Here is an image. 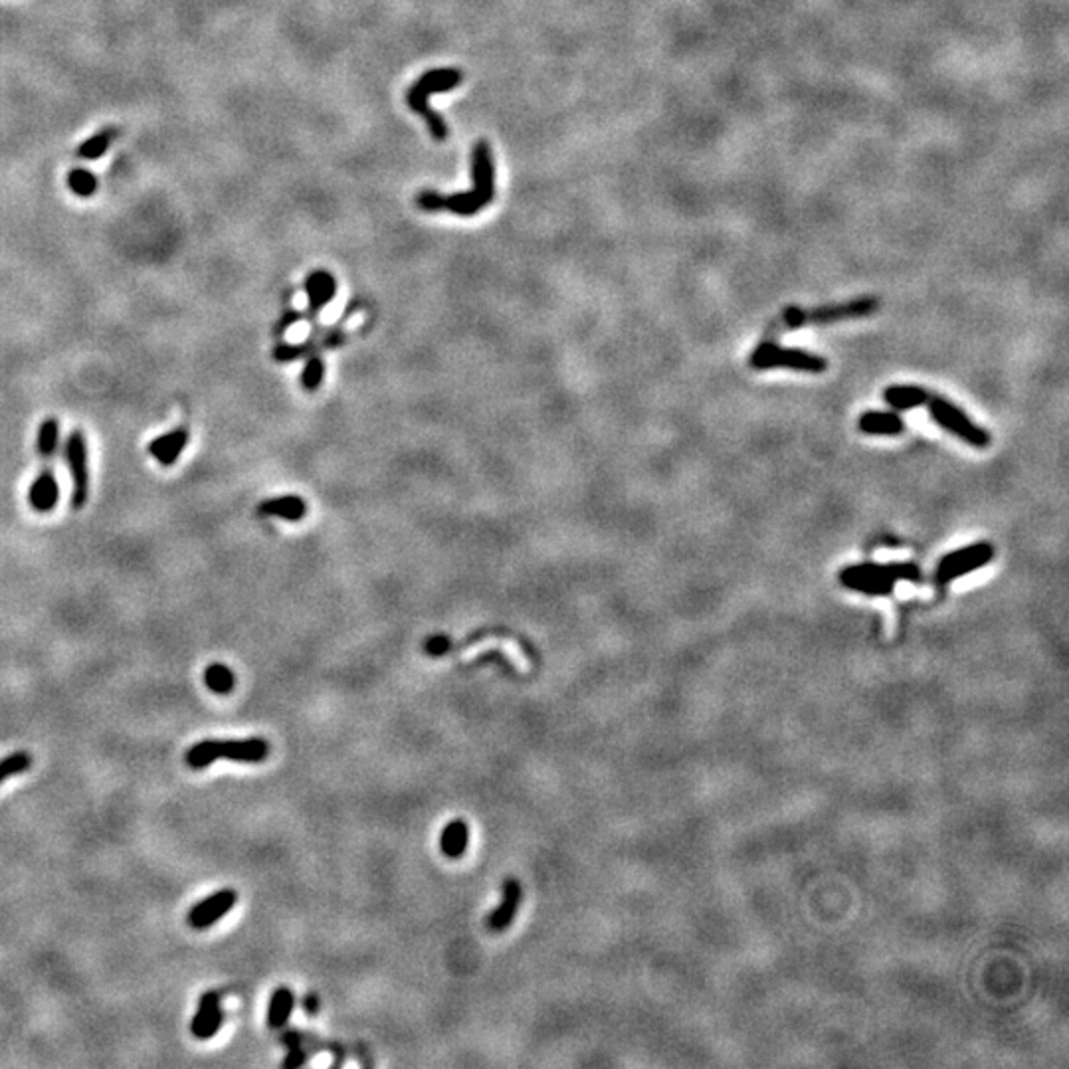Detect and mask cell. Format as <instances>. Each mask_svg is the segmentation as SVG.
<instances>
[{"label": "cell", "mask_w": 1069, "mask_h": 1069, "mask_svg": "<svg viewBox=\"0 0 1069 1069\" xmlns=\"http://www.w3.org/2000/svg\"><path fill=\"white\" fill-rule=\"evenodd\" d=\"M298 319H299V313L288 311V313H285V316L280 319L278 327H275V333H283V331H285V329H290L293 324H296Z\"/></svg>", "instance_id": "cell-30"}, {"label": "cell", "mask_w": 1069, "mask_h": 1069, "mask_svg": "<svg viewBox=\"0 0 1069 1069\" xmlns=\"http://www.w3.org/2000/svg\"><path fill=\"white\" fill-rule=\"evenodd\" d=\"M205 684L218 695H226L234 689V674L224 663H210L205 669Z\"/></svg>", "instance_id": "cell-22"}, {"label": "cell", "mask_w": 1069, "mask_h": 1069, "mask_svg": "<svg viewBox=\"0 0 1069 1069\" xmlns=\"http://www.w3.org/2000/svg\"><path fill=\"white\" fill-rule=\"evenodd\" d=\"M223 1024H224V1012H223V1004H220V992L208 990L200 997L197 1014L190 1022L192 1036L198 1040H210L218 1034Z\"/></svg>", "instance_id": "cell-11"}, {"label": "cell", "mask_w": 1069, "mask_h": 1069, "mask_svg": "<svg viewBox=\"0 0 1069 1069\" xmlns=\"http://www.w3.org/2000/svg\"><path fill=\"white\" fill-rule=\"evenodd\" d=\"M858 430L870 436H897L905 430V422L897 412H863L858 418Z\"/></svg>", "instance_id": "cell-15"}, {"label": "cell", "mask_w": 1069, "mask_h": 1069, "mask_svg": "<svg viewBox=\"0 0 1069 1069\" xmlns=\"http://www.w3.org/2000/svg\"><path fill=\"white\" fill-rule=\"evenodd\" d=\"M469 828L464 820H451L440 836V850L450 860H459L467 850Z\"/></svg>", "instance_id": "cell-19"}, {"label": "cell", "mask_w": 1069, "mask_h": 1069, "mask_svg": "<svg viewBox=\"0 0 1069 1069\" xmlns=\"http://www.w3.org/2000/svg\"><path fill=\"white\" fill-rule=\"evenodd\" d=\"M474 189L456 195H440L436 190H422L417 197L418 208L426 212L448 210L458 216H476L479 210L492 205L495 197V173L492 149L487 141H477L472 153Z\"/></svg>", "instance_id": "cell-1"}, {"label": "cell", "mask_w": 1069, "mask_h": 1069, "mask_svg": "<svg viewBox=\"0 0 1069 1069\" xmlns=\"http://www.w3.org/2000/svg\"><path fill=\"white\" fill-rule=\"evenodd\" d=\"M749 366L754 371H769V368H790V371L822 375L828 368L824 357L802 351V349L782 347L774 341H762L749 357Z\"/></svg>", "instance_id": "cell-6"}, {"label": "cell", "mask_w": 1069, "mask_h": 1069, "mask_svg": "<svg viewBox=\"0 0 1069 1069\" xmlns=\"http://www.w3.org/2000/svg\"><path fill=\"white\" fill-rule=\"evenodd\" d=\"M306 291H307V301H309L311 313H317V311H321V307H325L327 303L335 298V291H337L335 278L329 272H324V270L313 272V274H309V278L306 282Z\"/></svg>", "instance_id": "cell-18"}, {"label": "cell", "mask_w": 1069, "mask_h": 1069, "mask_svg": "<svg viewBox=\"0 0 1069 1069\" xmlns=\"http://www.w3.org/2000/svg\"><path fill=\"white\" fill-rule=\"evenodd\" d=\"M236 901H238V893L234 889H220L216 893H212V896H208L206 899H202L197 903V905H192V909L189 911V925L192 929H200V930L212 927L234 909Z\"/></svg>", "instance_id": "cell-10"}, {"label": "cell", "mask_w": 1069, "mask_h": 1069, "mask_svg": "<svg viewBox=\"0 0 1069 1069\" xmlns=\"http://www.w3.org/2000/svg\"><path fill=\"white\" fill-rule=\"evenodd\" d=\"M925 407L930 412V418H933L939 426L947 432H951L955 438L963 440L964 444L979 448V450H984L990 446L992 438L989 432H986L982 426H979L976 422H972L969 418V414L958 408L956 404H953L951 400L943 399V396L930 394Z\"/></svg>", "instance_id": "cell-7"}, {"label": "cell", "mask_w": 1069, "mask_h": 1069, "mask_svg": "<svg viewBox=\"0 0 1069 1069\" xmlns=\"http://www.w3.org/2000/svg\"><path fill=\"white\" fill-rule=\"evenodd\" d=\"M303 1010L311 1014V1016H316V1014L319 1012V997L316 992H309L307 997L303 998Z\"/></svg>", "instance_id": "cell-29"}, {"label": "cell", "mask_w": 1069, "mask_h": 1069, "mask_svg": "<svg viewBox=\"0 0 1069 1069\" xmlns=\"http://www.w3.org/2000/svg\"><path fill=\"white\" fill-rule=\"evenodd\" d=\"M324 375H325V365L321 361L319 357H313L307 361L306 368H303L301 373V384L306 391H317V386L324 381Z\"/></svg>", "instance_id": "cell-27"}, {"label": "cell", "mask_w": 1069, "mask_h": 1069, "mask_svg": "<svg viewBox=\"0 0 1069 1069\" xmlns=\"http://www.w3.org/2000/svg\"><path fill=\"white\" fill-rule=\"evenodd\" d=\"M270 754V743L262 737H250V739H232V741H216L205 739L192 745L187 751V764L190 769H206L215 761H232V762H264Z\"/></svg>", "instance_id": "cell-4"}, {"label": "cell", "mask_w": 1069, "mask_h": 1069, "mask_svg": "<svg viewBox=\"0 0 1069 1069\" xmlns=\"http://www.w3.org/2000/svg\"><path fill=\"white\" fill-rule=\"evenodd\" d=\"M282 1044L288 1046V1056H285V1059H283V1067L296 1069V1067L306 1064L307 1052L301 1046L299 1034H296V1031H288V1034L282 1036Z\"/></svg>", "instance_id": "cell-24"}, {"label": "cell", "mask_w": 1069, "mask_h": 1069, "mask_svg": "<svg viewBox=\"0 0 1069 1069\" xmlns=\"http://www.w3.org/2000/svg\"><path fill=\"white\" fill-rule=\"evenodd\" d=\"M930 392L915 384H891L883 391V400L896 410H911L925 407Z\"/></svg>", "instance_id": "cell-17"}, {"label": "cell", "mask_w": 1069, "mask_h": 1069, "mask_svg": "<svg viewBox=\"0 0 1069 1069\" xmlns=\"http://www.w3.org/2000/svg\"><path fill=\"white\" fill-rule=\"evenodd\" d=\"M462 80H464L462 70H456V68L428 70L424 76H420L417 81H414L412 88L408 89L407 104L414 114L420 115V119L426 122L432 139L434 141H446L448 125L444 119H442V115L428 105V97L434 94H446V91H451L462 84Z\"/></svg>", "instance_id": "cell-3"}, {"label": "cell", "mask_w": 1069, "mask_h": 1069, "mask_svg": "<svg viewBox=\"0 0 1069 1069\" xmlns=\"http://www.w3.org/2000/svg\"><path fill=\"white\" fill-rule=\"evenodd\" d=\"M68 184L70 189L76 192L78 197H91L97 189V181L94 174L86 169H73L68 174Z\"/></svg>", "instance_id": "cell-26"}, {"label": "cell", "mask_w": 1069, "mask_h": 1069, "mask_svg": "<svg viewBox=\"0 0 1069 1069\" xmlns=\"http://www.w3.org/2000/svg\"><path fill=\"white\" fill-rule=\"evenodd\" d=\"M840 585L847 591L868 596H886L897 583H921V568L915 563H860L842 568Z\"/></svg>", "instance_id": "cell-2"}, {"label": "cell", "mask_w": 1069, "mask_h": 1069, "mask_svg": "<svg viewBox=\"0 0 1069 1069\" xmlns=\"http://www.w3.org/2000/svg\"><path fill=\"white\" fill-rule=\"evenodd\" d=\"M257 511H260V515H265V518H278V519H285V521H301L307 513V505L299 495H282V497H272V500H265L264 503H260V507H257Z\"/></svg>", "instance_id": "cell-16"}, {"label": "cell", "mask_w": 1069, "mask_h": 1069, "mask_svg": "<svg viewBox=\"0 0 1069 1069\" xmlns=\"http://www.w3.org/2000/svg\"><path fill=\"white\" fill-rule=\"evenodd\" d=\"M992 559H994V547H992V543H986V541L974 543V545H969L964 549H956L939 560L937 570H935V580L939 585H948L956 578L972 573V570H979L984 565H989Z\"/></svg>", "instance_id": "cell-9"}, {"label": "cell", "mask_w": 1069, "mask_h": 1069, "mask_svg": "<svg viewBox=\"0 0 1069 1069\" xmlns=\"http://www.w3.org/2000/svg\"><path fill=\"white\" fill-rule=\"evenodd\" d=\"M30 767H32L30 753L16 751L13 754H8V757L0 759V782H4L11 777H16V774H22Z\"/></svg>", "instance_id": "cell-23"}, {"label": "cell", "mask_w": 1069, "mask_h": 1069, "mask_svg": "<svg viewBox=\"0 0 1069 1069\" xmlns=\"http://www.w3.org/2000/svg\"><path fill=\"white\" fill-rule=\"evenodd\" d=\"M60 501V485L52 469H42L29 490V503L36 513H52Z\"/></svg>", "instance_id": "cell-14"}, {"label": "cell", "mask_w": 1069, "mask_h": 1069, "mask_svg": "<svg viewBox=\"0 0 1069 1069\" xmlns=\"http://www.w3.org/2000/svg\"><path fill=\"white\" fill-rule=\"evenodd\" d=\"M878 307H880L878 298L865 296V298H855L850 301L832 303V306H822V307H814V309L787 307V311L782 313L780 321L788 329H798V327H806V325H830V324H836V321L868 317V316H871V313L878 311Z\"/></svg>", "instance_id": "cell-5"}, {"label": "cell", "mask_w": 1069, "mask_h": 1069, "mask_svg": "<svg viewBox=\"0 0 1069 1069\" xmlns=\"http://www.w3.org/2000/svg\"><path fill=\"white\" fill-rule=\"evenodd\" d=\"M63 459L72 477V507L84 509L89 500V458L88 444L81 430H72L63 446Z\"/></svg>", "instance_id": "cell-8"}, {"label": "cell", "mask_w": 1069, "mask_h": 1069, "mask_svg": "<svg viewBox=\"0 0 1069 1069\" xmlns=\"http://www.w3.org/2000/svg\"><path fill=\"white\" fill-rule=\"evenodd\" d=\"M189 440H190L189 428L179 426V428L164 432V434L151 440L149 444H147V451H149V456L155 459L156 464L163 467H171L177 464V459L182 456V451L187 450Z\"/></svg>", "instance_id": "cell-12"}, {"label": "cell", "mask_w": 1069, "mask_h": 1069, "mask_svg": "<svg viewBox=\"0 0 1069 1069\" xmlns=\"http://www.w3.org/2000/svg\"><path fill=\"white\" fill-rule=\"evenodd\" d=\"M114 141V131H101L96 137H91L86 143L80 145L78 155L81 159H99L107 151V147Z\"/></svg>", "instance_id": "cell-25"}, {"label": "cell", "mask_w": 1069, "mask_h": 1069, "mask_svg": "<svg viewBox=\"0 0 1069 1069\" xmlns=\"http://www.w3.org/2000/svg\"><path fill=\"white\" fill-rule=\"evenodd\" d=\"M450 646H451V642L448 636H432V638H428L424 650H426V653H430L432 658H440L450 650Z\"/></svg>", "instance_id": "cell-28"}, {"label": "cell", "mask_w": 1069, "mask_h": 1069, "mask_svg": "<svg viewBox=\"0 0 1069 1069\" xmlns=\"http://www.w3.org/2000/svg\"><path fill=\"white\" fill-rule=\"evenodd\" d=\"M521 901H523L521 883L515 878H507L503 881L501 903L492 911L490 917H487V921H485L487 929L493 930V933H503V930L509 929L513 919L518 917Z\"/></svg>", "instance_id": "cell-13"}, {"label": "cell", "mask_w": 1069, "mask_h": 1069, "mask_svg": "<svg viewBox=\"0 0 1069 1069\" xmlns=\"http://www.w3.org/2000/svg\"><path fill=\"white\" fill-rule=\"evenodd\" d=\"M293 1006H296V994L288 986H278L270 998V1006H267V1026L272 1030L283 1028L288 1024Z\"/></svg>", "instance_id": "cell-20"}, {"label": "cell", "mask_w": 1069, "mask_h": 1069, "mask_svg": "<svg viewBox=\"0 0 1069 1069\" xmlns=\"http://www.w3.org/2000/svg\"><path fill=\"white\" fill-rule=\"evenodd\" d=\"M60 444V422L58 418L48 417L44 418L38 426V436H36V451L42 459H50L56 454V448Z\"/></svg>", "instance_id": "cell-21"}]
</instances>
